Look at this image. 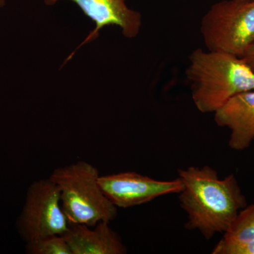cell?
Instances as JSON below:
<instances>
[{"instance_id":"1","label":"cell","mask_w":254,"mask_h":254,"mask_svg":"<svg viewBox=\"0 0 254 254\" xmlns=\"http://www.w3.org/2000/svg\"><path fill=\"white\" fill-rule=\"evenodd\" d=\"M178 174L184 186L179 195L180 206L188 216L185 228L198 230L205 240L225 233L247 205L233 174L220 179L210 166H190Z\"/></svg>"},{"instance_id":"2","label":"cell","mask_w":254,"mask_h":254,"mask_svg":"<svg viewBox=\"0 0 254 254\" xmlns=\"http://www.w3.org/2000/svg\"><path fill=\"white\" fill-rule=\"evenodd\" d=\"M186 76L202 113H214L235 95L254 90V72L243 58L221 51L193 50Z\"/></svg>"},{"instance_id":"3","label":"cell","mask_w":254,"mask_h":254,"mask_svg":"<svg viewBox=\"0 0 254 254\" xmlns=\"http://www.w3.org/2000/svg\"><path fill=\"white\" fill-rule=\"evenodd\" d=\"M96 167L83 160L55 169L49 178L59 187L64 213L70 225L93 227L116 218L118 208L103 193Z\"/></svg>"},{"instance_id":"4","label":"cell","mask_w":254,"mask_h":254,"mask_svg":"<svg viewBox=\"0 0 254 254\" xmlns=\"http://www.w3.org/2000/svg\"><path fill=\"white\" fill-rule=\"evenodd\" d=\"M207 50L242 58L254 41V0H222L209 8L200 28Z\"/></svg>"},{"instance_id":"5","label":"cell","mask_w":254,"mask_h":254,"mask_svg":"<svg viewBox=\"0 0 254 254\" xmlns=\"http://www.w3.org/2000/svg\"><path fill=\"white\" fill-rule=\"evenodd\" d=\"M17 226L26 243L50 235H64L69 230L59 187L50 178L38 180L29 187Z\"/></svg>"},{"instance_id":"6","label":"cell","mask_w":254,"mask_h":254,"mask_svg":"<svg viewBox=\"0 0 254 254\" xmlns=\"http://www.w3.org/2000/svg\"><path fill=\"white\" fill-rule=\"evenodd\" d=\"M98 184L107 198L121 208L144 204L163 195L180 193L184 187L179 177L160 181L136 172L100 176Z\"/></svg>"},{"instance_id":"7","label":"cell","mask_w":254,"mask_h":254,"mask_svg":"<svg viewBox=\"0 0 254 254\" xmlns=\"http://www.w3.org/2000/svg\"><path fill=\"white\" fill-rule=\"evenodd\" d=\"M62 0H44L52 6ZM75 3L95 23V28L81 45L94 41L106 26H118L127 38H136L141 31V13L128 7L127 0H68Z\"/></svg>"},{"instance_id":"8","label":"cell","mask_w":254,"mask_h":254,"mask_svg":"<svg viewBox=\"0 0 254 254\" xmlns=\"http://www.w3.org/2000/svg\"><path fill=\"white\" fill-rule=\"evenodd\" d=\"M215 123L230 130L232 149H247L254 140V90L232 97L214 113Z\"/></svg>"},{"instance_id":"9","label":"cell","mask_w":254,"mask_h":254,"mask_svg":"<svg viewBox=\"0 0 254 254\" xmlns=\"http://www.w3.org/2000/svg\"><path fill=\"white\" fill-rule=\"evenodd\" d=\"M109 222H100L93 227L70 225L64 235L71 254H125L126 246Z\"/></svg>"},{"instance_id":"10","label":"cell","mask_w":254,"mask_h":254,"mask_svg":"<svg viewBox=\"0 0 254 254\" xmlns=\"http://www.w3.org/2000/svg\"><path fill=\"white\" fill-rule=\"evenodd\" d=\"M254 242V203L239 212L228 230L213 249L212 254L225 247Z\"/></svg>"},{"instance_id":"11","label":"cell","mask_w":254,"mask_h":254,"mask_svg":"<svg viewBox=\"0 0 254 254\" xmlns=\"http://www.w3.org/2000/svg\"><path fill=\"white\" fill-rule=\"evenodd\" d=\"M31 254H71L64 235H50L26 243Z\"/></svg>"},{"instance_id":"12","label":"cell","mask_w":254,"mask_h":254,"mask_svg":"<svg viewBox=\"0 0 254 254\" xmlns=\"http://www.w3.org/2000/svg\"><path fill=\"white\" fill-rule=\"evenodd\" d=\"M216 254H254V242L225 247L218 251Z\"/></svg>"},{"instance_id":"13","label":"cell","mask_w":254,"mask_h":254,"mask_svg":"<svg viewBox=\"0 0 254 254\" xmlns=\"http://www.w3.org/2000/svg\"><path fill=\"white\" fill-rule=\"evenodd\" d=\"M242 58H243L246 63L250 66L254 72V41Z\"/></svg>"},{"instance_id":"14","label":"cell","mask_w":254,"mask_h":254,"mask_svg":"<svg viewBox=\"0 0 254 254\" xmlns=\"http://www.w3.org/2000/svg\"><path fill=\"white\" fill-rule=\"evenodd\" d=\"M6 0H0V8L3 7L6 4Z\"/></svg>"},{"instance_id":"15","label":"cell","mask_w":254,"mask_h":254,"mask_svg":"<svg viewBox=\"0 0 254 254\" xmlns=\"http://www.w3.org/2000/svg\"><path fill=\"white\" fill-rule=\"evenodd\" d=\"M240 1H245V0H240Z\"/></svg>"}]
</instances>
